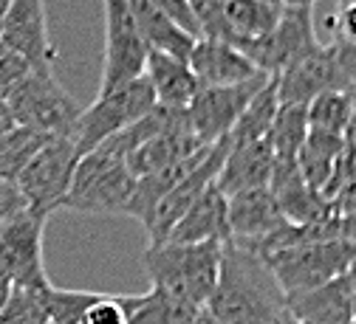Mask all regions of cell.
Wrapping results in <instances>:
<instances>
[{
	"label": "cell",
	"instance_id": "3",
	"mask_svg": "<svg viewBox=\"0 0 356 324\" xmlns=\"http://www.w3.org/2000/svg\"><path fill=\"white\" fill-rule=\"evenodd\" d=\"M133 189L136 178L127 169V158L99 144L79 158L63 209L79 214H124Z\"/></svg>",
	"mask_w": 356,
	"mask_h": 324
},
{
	"label": "cell",
	"instance_id": "44",
	"mask_svg": "<svg viewBox=\"0 0 356 324\" xmlns=\"http://www.w3.org/2000/svg\"><path fill=\"white\" fill-rule=\"evenodd\" d=\"M277 324H300V321H294V318H291V316H289V313H286V316H283V318H280V321H277Z\"/></svg>",
	"mask_w": 356,
	"mask_h": 324
},
{
	"label": "cell",
	"instance_id": "32",
	"mask_svg": "<svg viewBox=\"0 0 356 324\" xmlns=\"http://www.w3.org/2000/svg\"><path fill=\"white\" fill-rule=\"evenodd\" d=\"M79 324H127V310H124V296H111L99 293L97 302L88 307L79 318Z\"/></svg>",
	"mask_w": 356,
	"mask_h": 324
},
{
	"label": "cell",
	"instance_id": "46",
	"mask_svg": "<svg viewBox=\"0 0 356 324\" xmlns=\"http://www.w3.org/2000/svg\"><path fill=\"white\" fill-rule=\"evenodd\" d=\"M348 3H356V0H339V9H342V6H348Z\"/></svg>",
	"mask_w": 356,
	"mask_h": 324
},
{
	"label": "cell",
	"instance_id": "22",
	"mask_svg": "<svg viewBox=\"0 0 356 324\" xmlns=\"http://www.w3.org/2000/svg\"><path fill=\"white\" fill-rule=\"evenodd\" d=\"M127 6H130V15L136 20V28H139V34L150 51H161V54H170V57L184 60V62L190 60L193 45L198 40H193L172 20H167L150 0H127Z\"/></svg>",
	"mask_w": 356,
	"mask_h": 324
},
{
	"label": "cell",
	"instance_id": "9",
	"mask_svg": "<svg viewBox=\"0 0 356 324\" xmlns=\"http://www.w3.org/2000/svg\"><path fill=\"white\" fill-rule=\"evenodd\" d=\"M46 223H49V214H40L26 206L0 228V265L9 273L15 288L46 291L51 285L46 273V262H42Z\"/></svg>",
	"mask_w": 356,
	"mask_h": 324
},
{
	"label": "cell",
	"instance_id": "39",
	"mask_svg": "<svg viewBox=\"0 0 356 324\" xmlns=\"http://www.w3.org/2000/svg\"><path fill=\"white\" fill-rule=\"evenodd\" d=\"M348 288H350V305H353V318H356V262L348 268Z\"/></svg>",
	"mask_w": 356,
	"mask_h": 324
},
{
	"label": "cell",
	"instance_id": "19",
	"mask_svg": "<svg viewBox=\"0 0 356 324\" xmlns=\"http://www.w3.org/2000/svg\"><path fill=\"white\" fill-rule=\"evenodd\" d=\"M201 147H209V144H201L193 127H190V119H184L181 124H175L164 133H159L156 138L145 142L142 147H136L130 155H127V169L133 178H145V175H153V172H161L167 167H175L181 164L184 158H190L193 153H198Z\"/></svg>",
	"mask_w": 356,
	"mask_h": 324
},
{
	"label": "cell",
	"instance_id": "25",
	"mask_svg": "<svg viewBox=\"0 0 356 324\" xmlns=\"http://www.w3.org/2000/svg\"><path fill=\"white\" fill-rule=\"evenodd\" d=\"M280 110V99H277V85L275 79H269L260 90L257 96L246 105V110L241 113L238 124L229 133V142L232 144H254V142H266L269 138V130L275 124V116Z\"/></svg>",
	"mask_w": 356,
	"mask_h": 324
},
{
	"label": "cell",
	"instance_id": "15",
	"mask_svg": "<svg viewBox=\"0 0 356 324\" xmlns=\"http://www.w3.org/2000/svg\"><path fill=\"white\" fill-rule=\"evenodd\" d=\"M187 62L195 79L201 82V87H229V85H243V82L266 76L235 45L220 42V40H207V37H201L193 45V54Z\"/></svg>",
	"mask_w": 356,
	"mask_h": 324
},
{
	"label": "cell",
	"instance_id": "10",
	"mask_svg": "<svg viewBox=\"0 0 356 324\" xmlns=\"http://www.w3.org/2000/svg\"><path fill=\"white\" fill-rule=\"evenodd\" d=\"M317 42L320 40L314 34V9H283L277 26L263 40L246 42L238 51H243L260 74L277 79Z\"/></svg>",
	"mask_w": 356,
	"mask_h": 324
},
{
	"label": "cell",
	"instance_id": "35",
	"mask_svg": "<svg viewBox=\"0 0 356 324\" xmlns=\"http://www.w3.org/2000/svg\"><path fill=\"white\" fill-rule=\"evenodd\" d=\"M26 209V201L23 195L17 192L15 183H6V180H0V228H3L17 212Z\"/></svg>",
	"mask_w": 356,
	"mask_h": 324
},
{
	"label": "cell",
	"instance_id": "2",
	"mask_svg": "<svg viewBox=\"0 0 356 324\" xmlns=\"http://www.w3.org/2000/svg\"><path fill=\"white\" fill-rule=\"evenodd\" d=\"M220 251L224 243H164L145 248L142 265L150 276V288L167 291L195 307H207L218 285Z\"/></svg>",
	"mask_w": 356,
	"mask_h": 324
},
{
	"label": "cell",
	"instance_id": "27",
	"mask_svg": "<svg viewBox=\"0 0 356 324\" xmlns=\"http://www.w3.org/2000/svg\"><path fill=\"white\" fill-rule=\"evenodd\" d=\"M49 142H51V135L17 124L9 135L0 138V180L15 183L20 178V172L29 167V161Z\"/></svg>",
	"mask_w": 356,
	"mask_h": 324
},
{
	"label": "cell",
	"instance_id": "31",
	"mask_svg": "<svg viewBox=\"0 0 356 324\" xmlns=\"http://www.w3.org/2000/svg\"><path fill=\"white\" fill-rule=\"evenodd\" d=\"M31 62L26 57H20L15 49H9V45L0 40V99L9 96V90L23 82L29 74H31Z\"/></svg>",
	"mask_w": 356,
	"mask_h": 324
},
{
	"label": "cell",
	"instance_id": "34",
	"mask_svg": "<svg viewBox=\"0 0 356 324\" xmlns=\"http://www.w3.org/2000/svg\"><path fill=\"white\" fill-rule=\"evenodd\" d=\"M331 49H334V57H337V65H339L342 76L348 79L350 90H356V45L334 37L331 40Z\"/></svg>",
	"mask_w": 356,
	"mask_h": 324
},
{
	"label": "cell",
	"instance_id": "23",
	"mask_svg": "<svg viewBox=\"0 0 356 324\" xmlns=\"http://www.w3.org/2000/svg\"><path fill=\"white\" fill-rule=\"evenodd\" d=\"M345 153H348V138L308 130V138H305L300 155H297V167H300V172H302L308 187L323 195V189L331 183V178L337 175Z\"/></svg>",
	"mask_w": 356,
	"mask_h": 324
},
{
	"label": "cell",
	"instance_id": "16",
	"mask_svg": "<svg viewBox=\"0 0 356 324\" xmlns=\"http://www.w3.org/2000/svg\"><path fill=\"white\" fill-rule=\"evenodd\" d=\"M229 203V231L232 240L257 246L263 240H269L275 231H280L289 220L283 217L277 198L272 195V189H252V192H241L235 198H227Z\"/></svg>",
	"mask_w": 356,
	"mask_h": 324
},
{
	"label": "cell",
	"instance_id": "47",
	"mask_svg": "<svg viewBox=\"0 0 356 324\" xmlns=\"http://www.w3.org/2000/svg\"><path fill=\"white\" fill-rule=\"evenodd\" d=\"M350 324H356V318H353V321H350Z\"/></svg>",
	"mask_w": 356,
	"mask_h": 324
},
{
	"label": "cell",
	"instance_id": "43",
	"mask_svg": "<svg viewBox=\"0 0 356 324\" xmlns=\"http://www.w3.org/2000/svg\"><path fill=\"white\" fill-rule=\"evenodd\" d=\"M348 144L356 150V119H353V127H350V133H348Z\"/></svg>",
	"mask_w": 356,
	"mask_h": 324
},
{
	"label": "cell",
	"instance_id": "45",
	"mask_svg": "<svg viewBox=\"0 0 356 324\" xmlns=\"http://www.w3.org/2000/svg\"><path fill=\"white\" fill-rule=\"evenodd\" d=\"M350 102H353V119H356V90L350 94Z\"/></svg>",
	"mask_w": 356,
	"mask_h": 324
},
{
	"label": "cell",
	"instance_id": "24",
	"mask_svg": "<svg viewBox=\"0 0 356 324\" xmlns=\"http://www.w3.org/2000/svg\"><path fill=\"white\" fill-rule=\"evenodd\" d=\"M124 310L127 324H193V318L204 307H195L167 291L150 288L142 296H124Z\"/></svg>",
	"mask_w": 356,
	"mask_h": 324
},
{
	"label": "cell",
	"instance_id": "37",
	"mask_svg": "<svg viewBox=\"0 0 356 324\" xmlns=\"http://www.w3.org/2000/svg\"><path fill=\"white\" fill-rule=\"evenodd\" d=\"M15 127H17V121H15V116H12L9 105H6V99H0V138L9 135Z\"/></svg>",
	"mask_w": 356,
	"mask_h": 324
},
{
	"label": "cell",
	"instance_id": "13",
	"mask_svg": "<svg viewBox=\"0 0 356 324\" xmlns=\"http://www.w3.org/2000/svg\"><path fill=\"white\" fill-rule=\"evenodd\" d=\"M275 85L280 105H308L323 94H353L337 65L331 42H317L291 68H286L275 79Z\"/></svg>",
	"mask_w": 356,
	"mask_h": 324
},
{
	"label": "cell",
	"instance_id": "28",
	"mask_svg": "<svg viewBox=\"0 0 356 324\" xmlns=\"http://www.w3.org/2000/svg\"><path fill=\"white\" fill-rule=\"evenodd\" d=\"M305 110H308V130L348 138V133L353 127L350 94H323L314 102H308Z\"/></svg>",
	"mask_w": 356,
	"mask_h": 324
},
{
	"label": "cell",
	"instance_id": "8",
	"mask_svg": "<svg viewBox=\"0 0 356 324\" xmlns=\"http://www.w3.org/2000/svg\"><path fill=\"white\" fill-rule=\"evenodd\" d=\"M102 9H105V62H102L97 96L113 94V90L142 79L150 54L136 28V20L130 15L127 0H102Z\"/></svg>",
	"mask_w": 356,
	"mask_h": 324
},
{
	"label": "cell",
	"instance_id": "17",
	"mask_svg": "<svg viewBox=\"0 0 356 324\" xmlns=\"http://www.w3.org/2000/svg\"><path fill=\"white\" fill-rule=\"evenodd\" d=\"M232 240L229 231V203L227 195L215 183L201 192V198L187 209V214L178 220V225L170 231L167 243H227Z\"/></svg>",
	"mask_w": 356,
	"mask_h": 324
},
{
	"label": "cell",
	"instance_id": "40",
	"mask_svg": "<svg viewBox=\"0 0 356 324\" xmlns=\"http://www.w3.org/2000/svg\"><path fill=\"white\" fill-rule=\"evenodd\" d=\"M317 0H280L283 9H314Z\"/></svg>",
	"mask_w": 356,
	"mask_h": 324
},
{
	"label": "cell",
	"instance_id": "1",
	"mask_svg": "<svg viewBox=\"0 0 356 324\" xmlns=\"http://www.w3.org/2000/svg\"><path fill=\"white\" fill-rule=\"evenodd\" d=\"M207 310L224 324H277L286 316V293L269 262L249 243L227 240Z\"/></svg>",
	"mask_w": 356,
	"mask_h": 324
},
{
	"label": "cell",
	"instance_id": "11",
	"mask_svg": "<svg viewBox=\"0 0 356 324\" xmlns=\"http://www.w3.org/2000/svg\"><path fill=\"white\" fill-rule=\"evenodd\" d=\"M269 79L272 76H260L243 85H229V87H201L195 99L187 105V119L198 142L215 144L220 138H227L238 124L241 113L246 110V105L257 96V90Z\"/></svg>",
	"mask_w": 356,
	"mask_h": 324
},
{
	"label": "cell",
	"instance_id": "14",
	"mask_svg": "<svg viewBox=\"0 0 356 324\" xmlns=\"http://www.w3.org/2000/svg\"><path fill=\"white\" fill-rule=\"evenodd\" d=\"M0 40L26 57L31 68H54L57 49L49 31L46 0H12Z\"/></svg>",
	"mask_w": 356,
	"mask_h": 324
},
{
	"label": "cell",
	"instance_id": "18",
	"mask_svg": "<svg viewBox=\"0 0 356 324\" xmlns=\"http://www.w3.org/2000/svg\"><path fill=\"white\" fill-rule=\"evenodd\" d=\"M272 169H275V153L269 142H254V144L229 142V153L218 172L215 187L227 198H235L252 189H266L272 180Z\"/></svg>",
	"mask_w": 356,
	"mask_h": 324
},
{
	"label": "cell",
	"instance_id": "21",
	"mask_svg": "<svg viewBox=\"0 0 356 324\" xmlns=\"http://www.w3.org/2000/svg\"><path fill=\"white\" fill-rule=\"evenodd\" d=\"M145 76L156 94V102L161 108H172V110H187V105L201 90V82L195 79L190 62L175 60V57L161 54V51L147 54Z\"/></svg>",
	"mask_w": 356,
	"mask_h": 324
},
{
	"label": "cell",
	"instance_id": "33",
	"mask_svg": "<svg viewBox=\"0 0 356 324\" xmlns=\"http://www.w3.org/2000/svg\"><path fill=\"white\" fill-rule=\"evenodd\" d=\"M150 3L167 17L172 20L181 31H187L193 40H201V26H198V17H195V9L190 0H150Z\"/></svg>",
	"mask_w": 356,
	"mask_h": 324
},
{
	"label": "cell",
	"instance_id": "4",
	"mask_svg": "<svg viewBox=\"0 0 356 324\" xmlns=\"http://www.w3.org/2000/svg\"><path fill=\"white\" fill-rule=\"evenodd\" d=\"M6 105L20 127L46 133L51 138H71L74 124L82 113L76 99L57 79L54 68H34L9 90Z\"/></svg>",
	"mask_w": 356,
	"mask_h": 324
},
{
	"label": "cell",
	"instance_id": "5",
	"mask_svg": "<svg viewBox=\"0 0 356 324\" xmlns=\"http://www.w3.org/2000/svg\"><path fill=\"white\" fill-rule=\"evenodd\" d=\"M275 271L277 282L286 296L320 288L337 276H345L356 262V240H323V243H302L272 257H263Z\"/></svg>",
	"mask_w": 356,
	"mask_h": 324
},
{
	"label": "cell",
	"instance_id": "48",
	"mask_svg": "<svg viewBox=\"0 0 356 324\" xmlns=\"http://www.w3.org/2000/svg\"><path fill=\"white\" fill-rule=\"evenodd\" d=\"M0 324H3V321H0Z\"/></svg>",
	"mask_w": 356,
	"mask_h": 324
},
{
	"label": "cell",
	"instance_id": "41",
	"mask_svg": "<svg viewBox=\"0 0 356 324\" xmlns=\"http://www.w3.org/2000/svg\"><path fill=\"white\" fill-rule=\"evenodd\" d=\"M193 324H224V321H220V318H215V316H212V313L204 307V310H198V316L193 318Z\"/></svg>",
	"mask_w": 356,
	"mask_h": 324
},
{
	"label": "cell",
	"instance_id": "30",
	"mask_svg": "<svg viewBox=\"0 0 356 324\" xmlns=\"http://www.w3.org/2000/svg\"><path fill=\"white\" fill-rule=\"evenodd\" d=\"M46 291L15 288L9 302H6V307L0 310V321L3 324H49Z\"/></svg>",
	"mask_w": 356,
	"mask_h": 324
},
{
	"label": "cell",
	"instance_id": "6",
	"mask_svg": "<svg viewBox=\"0 0 356 324\" xmlns=\"http://www.w3.org/2000/svg\"><path fill=\"white\" fill-rule=\"evenodd\" d=\"M156 105L159 102H156V94H153L147 76L113 90V94L97 96V102L91 108H85L79 113V119L74 124V133H71L79 155H88L91 150H97L102 142H108L111 135L127 130L130 124H136Z\"/></svg>",
	"mask_w": 356,
	"mask_h": 324
},
{
	"label": "cell",
	"instance_id": "29",
	"mask_svg": "<svg viewBox=\"0 0 356 324\" xmlns=\"http://www.w3.org/2000/svg\"><path fill=\"white\" fill-rule=\"evenodd\" d=\"M97 291H68V288H54L49 285L46 291V310H49V324H79L82 313L97 302Z\"/></svg>",
	"mask_w": 356,
	"mask_h": 324
},
{
	"label": "cell",
	"instance_id": "7",
	"mask_svg": "<svg viewBox=\"0 0 356 324\" xmlns=\"http://www.w3.org/2000/svg\"><path fill=\"white\" fill-rule=\"evenodd\" d=\"M79 158L82 155L74 144V138H51L15 180L26 206L49 217L57 209H63Z\"/></svg>",
	"mask_w": 356,
	"mask_h": 324
},
{
	"label": "cell",
	"instance_id": "20",
	"mask_svg": "<svg viewBox=\"0 0 356 324\" xmlns=\"http://www.w3.org/2000/svg\"><path fill=\"white\" fill-rule=\"evenodd\" d=\"M286 313L300 324H350L353 305L348 276H337L320 288L286 296Z\"/></svg>",
	"mask_w": 356,
	"mask_h": 324
},
{
	"label": "cell",
	"instance_id": "26",
	"mask_svg": "<svg viewBox=\"0 0 356 324\" xmlns=\"http://www.w3.org/2000/svg\"><path fill=\"white\" fill-rule=\"evenodd\" d=\"M308 105H280L275 124L269 130V147L275 161H297L305 138H308Z\"/></svg>",
	"mask_w": 356,
	"mask_h": 324
},
{
	"label": "cell",
	"instance_id": "36",
	"mask_svg": "<svg viewBox=\"0 0 356 324\" xmlns=\"http://www.w3.org/2000/svg\"><path fill=\"white\" fill-rule=\"evenodd\" d=\"M334 28V37L337 40H345L350 45H356V3H348L337 12V17L328 23Z\"/></svg>",
	"mask_w": 356,
	"mask_h": 324
},
{
	"label": "cell",
	"instance_id": "38",
	"mask_svg": "<svg viewBox=\"0 0 356 324\" xmlns=\"http://www.w3.org/2000/svg\"><path fill=\"white\" fill-rule=\"evenodd\" d=\"M12 291H15V282L9 280V273L3 271V265H0V310L6 307V302H9Z\"/></svg>",
	"mask_w": 356,
	"mask_h": 324
},
{
	"label": "cell",
	"instance_id": "42",
	"mask_svg": "<svg viewBox=\"0 0 356 324\" xmlns=\"http://www.w3.org/2000/svg\"><path fill=\"white\" fill-rule=\"evenodd\" d=\"M9 6H12V0H0V31H3V23H6V15H9Z\"/></svg>",
	"mask_w": 356,
	"mask_h": 324
},
{
	"label": "cell",
	"instance_id": "12",
	"mask_svg": "<svg viewBox=\"0 0 356 324\" xmlns=\"http://www.w3.org/2000/svg\"><path fill=\"white\" fill-rule=\"evenodd\" d=\"M229 153V135L220 138V142H215L207 153V158L178 183V187H172L167 192V198L156 206V212L150 214L147 225H145V235H147V248H156V246H164L170 231L178 225V220H181L187 214V209L201 198V192L207 187H212V183L218 180V172L220 167H224V158Z\"/></svg>",
	"mask_w": 356,
	"mask_h": 324
}]
</instances>
